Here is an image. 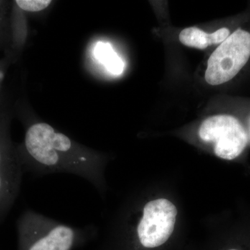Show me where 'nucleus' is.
Here are the masks:
<instances>
[{
  "instance_id": "nucleus-3",
  "label": "nucleus",
  "mask_w": 250,
  "mask_h": 250,
  "mask_svg": "<svg viewBox=\"0 0 250 250\" xmlns=\"http://www.w3.org/2000/svg\"><path fill=\"white\" fill-rule=\"evenodd\" d=\"M250 57V34L237 29L210 56L205 80L210 85H220L236 76Z\"/></svg>"
},
{
  "instance_id": "nucleus-7",
  "label": "nucleus",
  "mask_w": 250,
  "mask_h": 250,
  "mask_svg": "<svg viewBox=\"0 0 250 250\" xmlns=\"http://www.w3.org/2000/svg\"><path fill=\"white\" fill-rule=\"evenodd\" d=\"M95 55L99 62L103 64L110 73L120 75L124 70L125 64L121 57L107 42H100L95 48Z\"/></svg>"
},
{
  "instance_id": "nucleus-4",
  "label": "nucleus",
  "mask_w": 250,
  "mask_h": 250,
  "mask_svg": "<svg viewBox=\"0 0 250 250\" xmlns=\"http://www.w3.org/2000/svg\"><path fill=\"white\" fill-rule=\"evenodd\" d=\"M199 136L205 142L213 143L215 155L225 160L238 157L248 143V135L241 122L229 115L207 118L200 125Z\"/></svg>"
},
{
  "instance_id": "nucleus-8",
  "label": "nucleus",
  "mask_w": 250,
  "mask_h": 250,
  "mask_svg": "<svg viewBox=\"0 0 250 250\" xmlns=\"http://www.w3.org/2000/svg\"><path fill=\"white\" fill-rule=\"evenodd\" d=\"M16 4L23 11L39 12L47 9L52 1L49 0H17Z\"/></svg>"
},
{
  "instance_id": "nucleus-5",
  "label": "nucleus",
  "mask_w": 250,
  "mask_h": 250,
  "mask_svg": "<svg viewBox=\"0 0 250 250\" xmlns=\"http://www.w3.org/2000/svg\"><path fill=\"white\" fill-rule=\"evenodd\" d=\"M4 137L0 134V224L17 200L24 173L19 156Z\"/></svg>"
},
{
  "instance_id": "nucleus-1",
  "label": "nucleus",
  "mask_w": 250,
  "mask_h": 250,
  "mask_svg": "<svg viewBox=\"0 0 250 250\" xmlns=\"http://www.w3.org/2000/svg\"><path fill=\"white\" fill-rule=\"evenodd\" d=\"M18 156L24 172L33 176L71 174L85 179L99 191L104 188L103 156L44 122H34L27 126L22 152Z\"/></svg>"
},
{
  "instance_id": "nucleus-9",
  "label": "nucleus",
  "mask_w": 250,
  "mask_h": 250,
  "mask_svg": "<svg viewBox=\"0 0 250 250\" xmlns=\"http://www.w3.org/2000/svg\"><path fill=\"white\" fill-rule=\"evenodd\" d=\"M249 129H250V121H249Z\"/></svg>"
},
{
  "instance_id": "nucleus-2",
  "label": "nucleus",
  "mask_w": 250,
  "mask_h": 250,
  "mask_svg": "<svg viewBox=\"0 0 250 250\" xmlns=\"http://www.w3.org/2000/svg\"><path fill=\"white\" fill-rule=\"evenodd\" d=\"M17 250H75L94 241L93 224L75 227L27 209L16 221Z\"/></svg>"
},
{
  "instance_id": "nucleus-6",
  "label": "nucleus",
  "mask_w": 250,
  "mask_h": 250,
  "mask_svg": "<svg viewBox=\"0 0 250 250\" xmlns=\"http://www.w3.org/2000/svg\"><path fill=\"white\" fill-rule=\"evenodd\" d=\"M229 34L230 31L225 27L209 34L198 28L192 27L181 31L179 39L182 44L188 47L205 49L210 45L223 43L230 36Z\"/></svg>"
}]
</instances>
